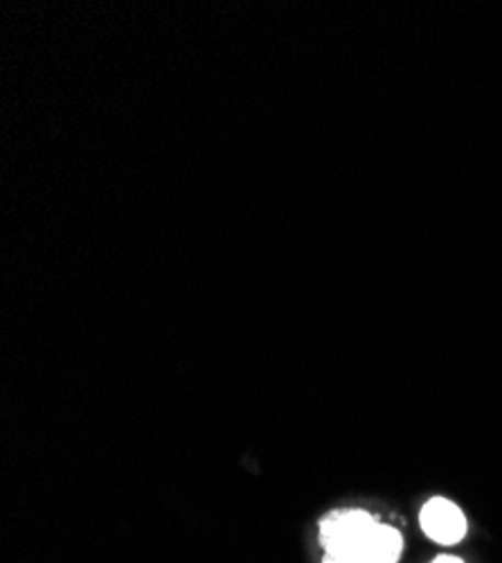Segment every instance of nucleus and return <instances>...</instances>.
<instances>
[{
	"instance_id": "obj_1",
	"label": "nucleus",
	"mask_w": 502,
	"mask_h": 563,
	"mask_svg": "<svg viewBox=\"0 0 502 563\" xmlns=\"http://www.w3.org/2000/svg\"><path fill=\"white\" fill-rule=\"evenodd\" d=\"M377 521L362 509L332 514L321 526V541L336 563H362L365 550L375 534Z\"/></svg>"
},
{
	"instance_id": "obj_2",
	"label": "nucleus",
	"mask_w": 502,
	"mask_h": 563,
	"mask_svg": "<svg viewBox=\"0 0 502 563\" xmlns=\"http://www.w3.org/2000/svg\"><path fill=\"white\" fill-rule=\"evenodd\" d=\"M420 521H422V530L426 532V537L442 545L460 543L467 534L465 511L446 498L428 500L422 509Z\"/></svg>"
},
{
	"instance_id": "obj_3",
	"label": "nucleus",
	"mask_w": 502,
	"mask_h": 563,
	"mask_svg": "<svg viewBox=\"0 0 502 563\" xmlns=\"http://www.w3.org/2000/svg\"><path fill=\"white\" fill-rule=\"evenodd\" d=\"M401 534L390 528V526H379L375 528V534L368 543V550H365L362 563H397L401 556Z\"/></svg>"
},
{
	"instance_id": "obj_4",
	"label": "nucleus",
	"mask_w": 502,
	"mask_h": 563,
	"mask_svg": "<svg viewBox=\"0 0 502 563\" xmlns=\"http://www.w3.org/2000/svg\"><path fill=\"white\" fill-rule=\"evenodd\" d=\"M433 563H465L462 559H458V556H448V554H442V556H437Z\"/></svg>"
},
{
	"instance_id": "obj_5",
	"label": "nucleus",
	"mask_w": 502,
	"mask_h": 563,
	"mask_svg": "<svg viewBox=\"0 0 502 563\" xmlns=\"http://www.w3.org/2000/svg\"><path fill=\"white\" fill-rule=\"evenodd\" d=\"M323 563H336V561H334V559H332V556H327V554H325V559H323Z\"/></svg>"
}]
</instances>
